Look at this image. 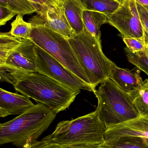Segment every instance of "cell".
I'll use <instances>...</instances> for the list:
<instances>
[{
    "instance_id": "cell-27",
    "label": "cell",
    "mask_w": 148,
    "mask_h": 148,
    "mask_svg": "<svg viewBox=\"0 0 148 148\" xmlns=\"http://www.w3.org/2000/svg\"><path fill=\"white\" fill-rule=\"evenodd\" d=\"M0 26L5 25L7 22L10 21L16 13L8 8L0 6Z\"/></svg>"
},
{
    "instance_id": "cell-4",
    "label": "cell",
    "mask_w": 148,
    "mask_h": 148,
    "mask_svg": "<svg viewBox=\"0 0 148 148\" xmlns=\"http://www.w3.org/2000/svg\"><path fill=\"white\" fill-rule=\"evenodd\" d=\"M98 99L96 111L106 127L140 117L130 94L110 78L105 79L94 92Z\"/></svg>"
},
{
    "instance_id": "cell-11",
    "label": "cell",
    "mask_w": 148,
    "mask_h": 148,
    "mask_svg": "<svg viewBox=\"0 0 148 148\" xmlns=\"http://www.w3.org/2000/svg\"><path fill=\"white\" fill-rule=\"evenodd\" d=\"M35 43L24 39L22 44L8 56L5 64L30 73H38Z\"/></svg>"
},
{
    "instance_id": "cell-32",
    "label": "cell",
    "mask_w": 148,
    "mask_h": 148,
    "mask_svg": "<svg viewBox=\"0 0 148 148\" xmlns=\"http://www.w3.org/2000/svg\"><path fill=\"white\" fill-rule=\"evenodd\" d=\"M61 1H65V0H61Z\"/></svg>"
},
{
    "instance_id": "cell-21",
    "label": "cell",
    "mask_w": 148,
    "mask_h": 148,
    "mask_svg": "<svg viewBox=\"0 0 148 148\" xmlns=\"http://www.w3.org/2000/svg\"><path fill=\"white\" fill-rule=\"evenodd\" d=\"M0 6L8 8L17 15L23 16L36 12L34 6L28 0H0Z\"/></svg>"
},
{
    "instance_id": "cell-16",
    "label": "cell",
    "mask_w": 148,
    "mask_h": 148,
    "mask_svg": "<svg viewBox=\"0 0 148 148\" xmlns=\"http://www.w3.org/2000/svg\"><path fill=\"white\" fill-rule=\"evenodd\" d=\"M24 40L17 39L10 32L0 34V66L5 64L10 54L19 47Z\"/></svg>"
},
{
    "instance_id": "cell-30",
    "label": "cell",
    "mask_w": 148,
    "mask_h": 148,
    "mask_svg": "<svg viewBox=\"0 0 148 148\" xmlns=\"http://www.w3.org/2000/svg\"><path fill=\"white\" fill-rule=\"evenodd\" d=\"M136 1L140 5L148 6V0H136Z\"/></svg>"
},
{
    "instance_id": "cell-29",
    "label": "cell",
    "mask_w": 148,
    "mask_h": 148,
    "mask_svg": "<svg viewBox=\"0 0 148 148\" xmlns=\"http://www.w3.org/2000/svg\"><path fill=\"white\" fill-rule=\"evenodd\" d=\"M68 148H107L105 146V141L102 143L92 144H81L67 147Z\"/></svg>"
},
{
    "instance_id": "cell-31",
    "label": "cell",
    "mask_w": 148,
    "mask_h": 148,
    "mask_svg": "<svg viewBox=\"0 0 148 148\" xmlns=\"http://www.w3.org/2000/svg\"><path fill=\"white\" fill-rule=\"evenodd\" d=\"M145 143L148 146V138H142Z\"/></svg>"
},
{
    "instance_id": "cell-18",
    "label": "cell",
    "mask_w": 148,
    "mask_h": 148,
    "mask_svg": "<svg viewBox=\"0 0 148 148\" xmlns=\"http://www.w3.org/2000/svg\"><path fill=\"white\" fill-rule=\"evenodd\" d=\"M130 95L140 116H148V79L143 81L140 88Z\"/></svg>"
},
{
    "instance_id": "cell-13",
    "label": "cell",
    "mask_w": 148,
    "mask_h": 148,
    "mask_svg": "<svg viewBox=\"0 0 148 148\" xmlns=\"http://www.w3.org/2000/svg\"><path fill=\"white\" fill-rule=\"evenodd\" d=\"M109 78L114 81L120 89L131 94L140 88L143 82L140 71L132 73L127 69L118 67L114 62L111 65Z\"/></svg>"
},
{
    "instance_id": "cell-24",
    "label": "cell",
    "mask_w": 148,
    "mask_h": 148,
    "mask_svg": "<svg viewBox=\"0 0 148 148\" xmlns=\"http://www.w3.org/2000/svg\"><path fill=\"white\" fill-rule=\"evenodd\" d=\"M136 4L144 32V44L148 48V6Z\"/></svg>"
},
{
    "instance_id": "cell-1",
    "label": "cell",
    "mask_w": 148,
    "mask_h": 148,
    "mask_svg": "<svg viewBox=\"0 0 148 148\" xmlns=\"http://www.w3.org/2000/svg\"><path fill=\"white\" fill-rule=\"evenodd\" d=\"M57 114L38 103L11 121L0 124V145L11 143L26 148L37 141Z\"/></svg>"
},
{
    "instance_id": "cell-9",
    "label": "cell",
    "mask_w": 148,
    "mask_h": 148,
    "mask_svg": "<svg viewBox=\"0 0 148 148\" xmlns=\"http://www.w3.org/2000/svg\"><path fill=\"white\" fill-rule=\"evenodd\" d=\"M30 19L29 22L32 25L43 26L68 39L76 35L66 17L63 6L42 7Z\"/></svg>"
},
{
    "instance_id": "cell-10",
    "label": "cell",
    "mask_w": 148,
    "mask_h": 148,
    "mask_svg": "<svg viewBox=\"0 0 148 148\" xmlns=\"http://www.w3.org/2000/svg\"><path fill=\"white\" fill-rule=\"evenodd\" d=\"M125 136L148 138V116H141L106 127L104 140L107 143Z\"/></svg>"
},
{
    "instance_id": "cell-7",
    "label": "cell",
    "mask_w": 148,
    "mask_h": 148,
    "mask_svg": "<svg viewBox=\"0 0 148 148\" xmlns=\"http://www.w3.org/2000/svg\"><path fill=\"white\" fill-rule=\"evenodd\" d=\"M35 52L38 73L47 76L73 89L84 90L94 93L96 90L36 45Z\"/></svg>"
},
{
    "instance_id": "cell-8",
    "label": "cell",
    "mask_w": 148,
    "mask_h": 148,
    "mask_svg": "<svg viewBox=\"0 0 148 148\" xmlns=\"http://www.w3.org/2000/svg\"><path fill=\"white\" fill-rule=\"evenodd\" d=\"M107 16L108 23L116 28L123 38H135L144 42V32L136 0H121L117 9Z\"/></svg>"
},
{
    "instance_id": "cell-17",
    "label": "cell",
    "mask_w": 148,
    "mask_h": 148,
    "mask_svg": "<svg viewBox=\"0 0 148 148\" xmlns=\"http://www.w3.org/2000/svg\"><path fill=\"white\" fill-rule=\"evenodd\" d=\"M85 10L110 14L117 9L121 0H81Z\"/></svg>"
},
{
    "instance_id": "cell-6",
    "label": "cell",
    "mask_w": 148,
    "mask_h": 148,
    "mask_svg": "<svg viewBox=\"0 0 148 148\" xmlns=\"http://www.w3.org/2000/svg\"><path fill=\"white\" fill-rule=\"evenodd\" d=\"M32 26L30 40L35 44L42 49L83 81L92 86L80 66L68 39L43 26L33 25Z\"/></svg>"
},
{
    "instance_id": "cell-15",
    "label": "cell",
    "mask_w": 148,
    "mask_h": 148,
    "mask_svg": "<svg viewBox=\"0 0 148 148\" xmlns=\"http://www.w3.org/2000/svg\"><path fill=\"white\" fill-rule=\"evenodd\" d=\"M83 20L85 28L95 37L101 41V27L108 23L107 15L101 12L85 10L83 14Z\"/></svg>"
},
{
    "instance_id": "cell-23",
    "label": "cell",
    "mask_w": 148,
    "mask_h": 148,
    "mask_svg": "<svg viewBox=\"0 0 148 148\" xmlns=\"http://www.w3.org/2000/svg\"><path fill=\"white\" fill-rule=\"evenodd\" d=\"M124 49L129 61L148 75V48L136 53H132L127 47Z\"/></svg>"
},
{
    "instance_id": "cell-20",
    "label": "cell",
    "mask_w": 148,
    "mask_h": 148,
    "mask_svg": "<svg viewBox=\"0 0 148 148\" xmlns=\"http://www.w3.org/2000/svg\"><path fill=\"white\" fill-rule=\"evenodd\" d=\"M10 34L17 39H29L32 32L33 26L29 22H26L23 19V16L18 14L11 23Z\"/></svg>"
},
{
    "instance_id": "cell-14",
    "label": "cell",
    "mask_w": 148,
    "mask_h": 148,
    "mask_svg": "<svg viewBox=\"0 0 148 148\" xmlns=\"http://www.w3.org/2000/svg\"><path fill=\"white\" fill-rule=\"evenodd\" d=\"M63 9L66 17L76 34H79L85 29L83 14L85 8L81 0H65Z\"/></svg>"
},
{
    "instance_id": "cell-26",
    "label": "cell",
    "mask_w": 148,
    "mask_h": 148,
    "mask_svg": "<svg viewBox=\"0 0 148 148\" xmlns=\"http://www.w3.org/2000/svg\"><path fill=\"white\" fill-rule=\"evenodd\" d=\"M37 11L40 8L44 7L63 6V2L61 0H28Z\"/></svg>"
},
{
    "instance_id": "cell-2",
    "label": "cell",
    "mask_w": 148,
    "mask_h": 148,
    "mask_svg": "<svg viewBox=\"0 0 148 148\" xmlns=\"http://www.w3.org/2000/svg\"><path fill=\"white\" fill-rule=\"evenodd\" d=\"M14 87L17 92L44 104L56 114L68 108L81 91L39 73L28 75Z\"/></svg>"
},
{
    "instance_id": "cell-25",
    "label": "cell",
    "mask_w": 148,
    "mask_h": 148,
    "mask_svg": "<svg viewBox=\"0 0 148 148\" xmlns=\"http://www.w3.org/2000/svg\"><path fill=\"white\" fill-rule=\"evenodd\" d=\"M127 47L133 53L141 52L146 48L144 42L135 38H123Z\"/></svg>"
},
{
    "instance_id": "cell-5",
    "label": "cell",
    "mask_w": 148,
    "mask_h": 148,
    "mask_svg": "<svg viewBox=\"0 0 148 148\" xmlns=\"http://www.w3.org/2000/svg\"><path fill=\"white\" fill-rule=\"evenodd\" d=\"M80 66L94 88L109 78L113 63L103 53L101 41H99L86 29L68 39Z\"/></svg>"
},
{
    "instance_id": "cell-28",
    "label": "cell",
    "mask_w": 148,
    "mask_h": 148,
    "mask_svg": "<svg viewBox=\"0 0 148 148\" xmlns=\"http://www.w3.org/2000/svg\"><path fill=\"white\" fill-rule=\"evenodd\" d=\"M23 148H68L49 142L46 138L41 141H37L28 147Z\"/></svg>"
},
{
    "instance_id": "cell-22",
    "label": "cell",
    "mask_w": 148,
    "mask_h": 148,
    "mask_svg": "<svg viewBox=\"0 0 148 148\" xmlns=\"http://www.w3.org/2000/svg\"><path fill=\"white\" fill-rule=\"evenodd\" d=\"M107 148H148L143 138L134 136H125L112 142H105Z\"/></svg>"
},
{
    "instance_id": "cell-12",
    "label": "cell",
    "mask_w": 148,
    "mask_h": 148,
    "mask_svg": "<svg viewBox=\"0 0 148 148\" xmlns=\"http://www.w3.org/2000/svg\"><path fill=\"white\" fill-rule=\"evenodd\" d=\"M30 97L0 89V116L20 115L35 104Z\"/></svg>"
},
{
    "instance_id": "cell-19",
    "label": "cell",
    "mask_w": 148,
    "mask_h": 148,
    "mask_svg": "<svg viewBox=\"0 0 148 148\" xmlns=\"http://www.w3.org/2000/svg\"><path fill=\"white\" fill-rule=\"evenodd\" d=\"M34 73H30L18 69L4 64L0 66V80L1 82H6L14 86L28 75Z\"/></svg>"
},
{
    "instance_id": "cell-3",
    "label": "cell",
    "mask_w": 148,
    "mask_h": 148,
    "mask_svg": "<svg viewBox=\"0 0 148 148\" xmlns=\"http://www.w3.org/2000/svg\"><path fill=\"white\" fill-rule=\"evenodd\" d=\"M106 127L96 111L57 124L51 134L45 137L49 142L63 147L105 142Z\"/></svg>"
}]
</instances>
